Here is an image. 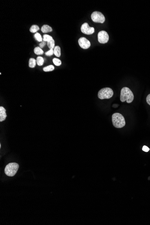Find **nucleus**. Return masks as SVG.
I'll return each mask as SVG.
<instances>
[{
  "instance_id": "nucleus-23",
  "label": "nucleus",
  "mask_w": 150,
  "mask_h": 225,
  "mask_svg": "<svg viewBox=\"0 0 150 225\" xmlns=\"http://www.w3.org/2000/svg\"><path fill=\"white\" fill-rule=\"evenodd\" d=\"M46 41H42V42H41V43L40 44H39L40 47L41 48H44V46H45V45H46Z\"/></svg>"
},
{
  "instance_id": "nucleus-18",
  "label": "nucleus",
  "mask_w": 150,
  "mask_h": 225,
  "mask_svg": "<svg viewBox=\"0 0 150 225\" xmlns=\"http://www.w3.org/2000/svg\"><path fill=\"white\" fill-rule=\"evenodd\" d=\"M54 45H55V44H54V40L53 39L47 42L48 46V47L50 49H53V48H54V47H54Z\"/></svg>"
},
{
  "instance_id": "nucleus-22",
  "label": "nucleus",
  "mask_w": 150,
  "mask_h": 225,
  "mask_svg": "<svg viewBox=\"0 0 150 225\" xmlns=\"http://www.w3.org/2000/svg\"><path fill=\"white\" fill-rule=\"evenodd\" d=\"M142 150L145 151V152H148V151H149V150H150L149 148H148L146 146H143V148H142Z\"/></svg>"
},
{
  "instance_id": "nucleus-15",
  "label": "nucleus",
  "mask_w": 150,
  "mask_h": 225,
  "mask_svg": "<svg viewBox=\"0 0 150 225\" xmlns=\"http://www.w3.org/2000/svg\"><path fill=\"white\" fill-rule=\"evenodd\" d=\"M38 30H39V27L37 25H33L30 29V31L32 33H36Z\"/></svg>"
},
{
  "instance_id": "nucleus-1",
  "label": "nucleus",
  "mask_w": 150,
  "mask_h": 225,
  "mask_svg": "<svg viewBox=\"0 0 150 225\" xmlns=\"http://www.w3.org/2000/svg\"><path fill=\"white\" fill-rule=\"evenodd\" d=\"M134 99V95L130 88L128 87H124L121 92L120 100L122 102L126 101L128 103H131Z\"/></svg>"
},
{
  "instance_id": "nucleus-12",
  "label": "nucleus",
  "mask_w": 150,
  "mask_h": 225,
  "mask_svg": "<svg viewBox=\"0 0 150 225\" xmlns=\"http://www.w3.org/2000/svg\"><path fill=\"white\" fill-rule=\"evenodd\" d=\"M36 60L34 58H30L29 60V67L31 68H34L36 65Z\"/></svg>"
},
{
  "instance_id": "nucleus-6",
  "label": "nucleus",
  "mask_w": 150,
  "mask_h": 225,
  "mask_svg": "<svg viewBox=\"0 0 150 225\" xmlns=\"http://www.w3.org/2000/svg\"><path fill=\"white\" fill-rule=\"evenodd\" d=\"M98 38L99 42L102 44H105L108 42L109 38L108 34L105 31H101L99 32Z\"/></svg>"
},
{
  "instance_id": "nucleus-16",
  "label": "nucleus",
  "mask_w": 150,
  "mask_h": 225,
  "mask_svg": "<svg viewBox=\"0 0 150 225\" xmlns=\"http://www.w3.org/2000/svg\"><path fill=\"white\" fill-rule=\"evenodd\" d=\"M54 69V67L53 65H51L47 66V67H44V68H43V70L44 72H48L53 71Z\"/></svg>"
},
{
  "instance_id": "nucleus-17",
  "label": "nucleus",
  "mask_w": 150,
  "mask_h": 225,
  "mask_svg": "<svg viewBox=\"0 0 150 225\" xmlns=\"http://www.w3.org/2000/svg\"><path fill=\"white\" fill-rule=\"evenodd\" d=\"M43 38V40L46 42H48L53 39L51 36L47 34L44 35Z\"/></svg>"
},
{
  "instance_id": "nucleus-8",
  "label": "nucleus",
  "mask_w": 150,
  "mask_h": 225,
  "mask_svg": "<svg viewBox=\"0 0 150 225\" xmlns=\"http://www.w3.org/2000/svg\"><path fill=\"white\" fill-rule=\"evenodd\" d=\"M78 43L81 47L84 49H87L90 47L91 45V44L90 41L87 39L86 38L82 37L80 38L78 40Z\"/></svg>"
},
{
  "instance_id": "nucleus-4",
  "label": "nucleus",
  "mask_w": 150,
  "mask_h": 225,
  "mask_svg": "<svg viewBox=\"0 0 150 225\" xmlns=\"http://www.w3.org/2000/svg\"><path fill=\"white\" fill-rule=\"evenodd\" d=\"M113 95V91L110 88H104L98 93V97L100 99H109Z\"/></svg>"
},
{
  "instance_id": "nucleus-9",
  "label": "nucleus",
  "mask_w": 150,
  "mask_h": 225,
  "mask_svg": "<svg viewBox=\"0 0 150 225\" xmlns=\"http://www.w3.org/2000/svg\"><path fill=\"white\" fill-rule=\"evenodd\" d=\"M6 117H7V115H6V109L3 107H0V121L2 122L5 121Z\"/></svg>"
},
{
  "instance_id": "nucleus-20",
  "label": "nucleus",
  "mask_w": 150,
  "mask_h": 225,
  "mask_svg": "<svg viewBox=\"0 0 150 225\" xmlns=\"http://www.w3.org/2000/svg\"><path fill=\"white\" fill-rule=\"evenodd\" d=\"M53 63L54 65H56L57 66H60L61 64V61L60 59H58L54 58L53 59Z\"/></svg>"
},
{
  "instance_id": "nucleus-10",
  "label": "nucleus",
  "mask_w": 150,
  "mask_h": 225,
  "mask_svg": "<svg viewBox=\"0 0 150 225\" xmlns=\"http://www.w3.org/2000/svg\"><path fill=\"white\" fill-rule=\"evenodd\" d=\"M41 31L43 33H47L51 32L52 31V29L51 27L48 25H44L41 28Z\"/></svg>"
},
{
  "instance_id": "nucleus-24",
  "label": "nucleus",
  "mask_w": 150,
  "mask_h": 225,
  "mask_svg": "<svg viewBox=\"0 0 150 225\" xmlns=\"http://www.w3.org/2000/svg\"><path fill=\"white\" fill-rule=\"evenodd\" d=\"M146 101L147 103L150 106V94L148 95L147 97Z\"/></svg>"
},
{
  "instance_id": "nucleus-21",
  "label": "nucleus",
  "mask_w": 150,
  "mask_h": 225,
  "mask_svg": "<svg viewBox=\"0 0 150 225\" xmlns=\"http://www.w3.org/2000/svg\"><path fill=\"white\" fill-rule=\"evenodd\" d=\"M54 54L53 49H50L49 51H47L45 53V54L48 56H52Z\"/></svg>"
},
{
  "instance_id": "nucleus-7",
  "label": "nucleus",
  "mask_w": 150,
  "mask_h": 225,
  "mask_svg": "<svg viewBox=\"0 0 150 225\" xmlns=\"http://www.w3.org/2000/svg\"><path fill=\"white\" fill-rule=\"evenodd\" d=\"M81 31L85 34L91 35L94 33V29L89 26L88 23H85L81 26Z\"/></svg>"
},
{
  "instance_id": "nucleus-3",
  "label": "nucleus",
  "mask_w": 150,
  "mask_h": 225,
  "mask_svg": "<svg viewBox=\"0 0 150 225\" xmlns=\"http://www.w3.org/2000/svg\"><path fill=\"white\" fill-rule=\"evenodd\" d=\"M19 168V165L18 164L16 163H9L5 168V173L9 177H13L17 173Z\"/></svg>"
},
{
  "instance_id": "nucleus-2",
  "label": "nucleus",
  "mask_w": 150,
  "mask_h": 225,
  "mask_svg": "<svg viewBox=\"0 0 150 225\" xmlns=\"http://www.w3.org/2000/svg\"><path fill=\"white\" fill-rule=\"evenodd\" d=\"M112 121L115 128H122L126 125L124 117L120 113H114L112 116Z\"/></svg>"
},
{
  "instance_id": "nucleus-11",
  "label": "nucleus",
  "mask_w": 150,
  "mask_h": 225,
  "mask_svg": "<svg viewBox=\"0 0 150 225\" xmlns=\"http://www.w3.org/2000/svg\"><path fill=\"white\" fill-rule=\"evenodd\" d=\"M54 55L58 57H60L61 56V49L59 46H56L54 47L53 49Z\"/></svg>"
},
{
  "instance_id": "nucleus-14",
  "label": "nucleus",
  "mask_w": 150,
  "mask_h": 225,
  "mask_svg": "<svg viewBox=\"0 0 150 225\" xmlns=\"http://www.w3.org/2000/svg\"><path fill=\"white\" fill-rule=\"evenodd\" d=\"M36 62H37V63L38 66H41L44 64V59L42 57H41V56H38V57H37Z\"/></svg>"
},
{
  "instance_id": "nucleus-19",
  "label": "nucleus",
  "mask_w": 150,
  "mask_h": 225,
  "mask_svg": "<svg viewBox=\"0 0 150 225\" xmlns=\"http://www.w3.org/2000/svg\"><path fill=\"white\" fill-rule=\"evenodd\" d=\"M34 38L37 41H39V42H41L42 40V36L39 33H36L35 34L34 36Z\"/></svg>"
},
{
  "instance_id": "nucleus-5",
  "label": "nucleus",
  "mask_w": 150,
  "mask_h": 225,
  "mask_svg": "<svg viewBox=\"0 0 150 225\" xmlns=\"http://www.w3.org/2000/svg\"><path fill=\"white\" fill-rule=\"evenodd\" d=\"M91 19L93 22L103 24L105 21V18L101 12L94 11L93 12L91 15Z\"/></svg>"
},
{
  "instance_id": "nucleus-13",
  "label": "nucleus",
  "mask_w": 150,
  "mask_h": 225,
  "mask_svg": "<svg viewBox=\"0 0 150 225\" xmlns=\"http://www.w3.org/2000/svg\"><path fill=\"white\" fill-rule=\"evenodd\" d=\"M34 52L37 55H42L43 54L44 51L40 47H37L34 49Z\"/></svg>"
}]
</instances>
